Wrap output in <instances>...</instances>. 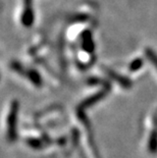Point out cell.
<instances>
[{"instance_id": "cell-1", "label": "cell", "mask_w": 157, "mask_h": 158, "mask_svg": "<svg viewBox=\"0 0 157 158\" xmlns=\"http://www.w3.org/2000/svg\"><path fill=\"white\" fill-rule=\"evenodd\" d=\"M19 110V103L18 100H13L9 107L7 115V139L14 142L18 139V116Z\"/></svg>"}, {"instance_id": "cell-2", "label": "cell", "mask_w": 157, "mask_h": 158, "mask_svg": "<svg viewBox=\"0 0 157 158\" xmlns=\"http://www.w3.org/2000/svg\"><path fill=\"white\" fill-rule=\"evenodd\" d=\"M10 68L14 70L15 73H18L19 75H21L23 77H27V79H28L32 84H34L36 87L39 88V87L42 86V78L37 70L27 69L19 61H15V60H12L11 61Z\"/></svg>"}, {"instance_id": "cell-3", "label": "cell", "mask_w": 157, "mask_h": 158, "mask_svg": "<svg viewBox=\"0 0 157 158\" xmlns=\"http://www.w3.org/2000/svg\"><path fill=\"white\" fill-rule=\"evenodd\" d=\"M103 69H104V73L109 77V78L114 80L116 83H118L119 85L122 87V88L130 89L132 87V85H133L132 82L126 78V77H123L122 75H119V73H118L116 72H114V70L110 69L108 68H103Z\"/></svg>"}, {"instance_id": "cell-4", "label": "cell", "mask_w": 157, "mask_h": 158, "mask_svg": "<svg viewBox=\"0 0 157 158\" xmlns=\"http://www.w3.org/2000/svg\"><path fill=\"white\" fill-rule=\"evenodd\" d=\"M106 96V91L105 90H102L100 91V92L94 94V95L88 97V98H86L84 101L81 102V104L79 105V108L81 109H86V108H89V107H91L94 105L95 103H97L100 100H102L104 97Z\"/></svg>"}, {"instance_id": "cell-5", "label": "cell", "mask_w": 157, "mask_h": 158, "mask_svg": "<svg viewBox=\"0 0 157 158\" xmlns=\"http://www.w3.org/2000/svg\"><path fill=\"white\" fill-rule=\"evenodd\" d=\"M82 40H83L82 47H83V49H84L86 52L92 53L93 51H94L95 46H94V42H93V39H92L91 32H89V31L84 32Z\"/></svg>"}, {"instance_id": "cell-6", "label": "cell", "mask_w": 157, "mask_h": 158, "mask_svg": "<svg viewBox=\"0 0 157 158\" xmlns=\"http://www.w3.org/2000/svg\"><path fill=\"white\" fill-rule=\"evenodd\" d=\"M148 149L152 154L157 153V126L153 124V130L150 133L148 140Z\"/></svg>"}, {"instance_id": "cell-7", "label": "cell", "mask_w": 157, "mask_h": 158, "mask_svg": "<svg viewBox=\"0 0 157 158\" xmlns=\"http://www.w3.org/2000/svg\"><path fill=\"white\" fill-rule=\"evenodd\" d=\"M145 55L150 60V62L155 66L157 69V53L154 52L151 48H146L145 49Z\"/></svg>"}, {"instance_id": "cell-8", "label": "cell", "mask_w": 157, "mask_h": 158, "mask_svg": "<svg viewBox=\"0 0 157 158\" xmlns=\"http://www.w3.org/2000/svg\"><path fill=\"white\" fill-rule=\"evenodd\" d=\"M143 63H144V61H143L142 58H140V57H138V58L134 59L133 61L130 63L129 65V69L130 72H137V70H139L143 66Z\"/></svg>"}, {"instance_id": "cell-9", "label": "cell", "mask_w": 157, "mask_h": 158, "mask_svg": "<svg viewBox=\"0 0 157 158\" xmlns=\"http://www.w3.org/2000/svg\"><path fill=\"white\" fill-rule=\"evenodd\" d=\"M27 142H28V145L31 146L33 148H35V149H38V148H41L42 145H41V141L40 140H37L35 138H33V139H29L27 140Z\"/></svg>"}]
</instances>
